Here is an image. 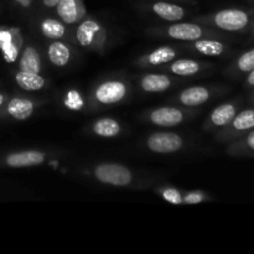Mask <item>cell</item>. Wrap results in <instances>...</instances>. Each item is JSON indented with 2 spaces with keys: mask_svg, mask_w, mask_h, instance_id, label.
<instances>
[{
  "mask_svg": "<svg viewBox=\"0 0 254 254\" xmlns=\"http://www.w3.org/2000/svg\"><path fill=\"white\" fill-rule=\"evenodd\" d=\"M76 40L83 49L99 52L106 47L107 30L98 20L84 17L77 26Z\"/></svg>",
  "mask_w": 254,
  "mask_h": 254,
  "instance_id": "obj_1",
  "label": "cell"
},
{
  "mask_svg": "<svg viewBox=\"0 0 254 254\" xmlns=\"http://www.w3.org/2000/svg\"><path fill=\"white\" fill-rule=\"evenodd\" d=\"M93 176L104 185L127 188L134 181V175L127 166L117 163H103L93 169Z\"/></svg>",
  "mask_w": 254,
  "mask_h": 254,
  "instance_id": "obj_2",
  "label": "cell"
},
{
  "mask_svg": "<svg viewBox=\"0 0 254 254\" xmlns=\"http://www.w3.org/2000/svg\"><path fill=\"white\" fill-rule=\"evenodd\" d=\"M129 84L122 79H108L94 88L92 101L96 106H113L128 97Z\"/></svg>",
  "mask_w": 254,
  "mask_h": 254,
  "instance_id": "obj_3",
  "label": "cell"
},
{
  "mask_svg": "<svg viewBox=\"0 0 254 254\" xmlns=\"http://www.w3.org/2000/svg\"><path fill=\"white\" fill-rule=\"evenodd\" d=\"M156 34H161L163 36L169 37L179 41L192 42L196 40L205 39L208 36V31L198 22H175L169 26L163 27L156 31Z\"/></svg>",
  "mask_w": 254,
  "mask_h": 254,
  "instance_id": "obj_4",
  "label": "cell"
},
{
  "mask_svg": "<svg viewBox=\"0 0 254 254\" xmlns=\"http://www.w3.org/2000/svg\"><path fill=\"white\" fill-rule=\"evenodd\" d=\"M146 148L156 154H173L181 150L185 145V141L181 135L169 131L153 133L146 139Z\"/></svg>",
  "mask_w": 254,
  "mask_h": 254,
  "instance_id": "obj_5",
  "label": "cell"
},
{
  "mask_svg": "<svg viewBox=\"0 0 254 254\" xmlns=\"http://www.w3.org/2000/svg\"><path fill=\"white\" fill-rule=\"evenodd\" d=\"M250 17L247 12L238 9H225L216 12L210 17L213 26L225 31H240L247 26Z\"/></svg>",
  "mask_w": 254,
  "mask_h": 254,
  "instance_id": "obj_6",
  "label": "cell"
},
{
  "mask_svg": "<svg viewBox=\"0 0 254 254\" xmlns=\"http://www.w3.org/2000/svg\"><path fill=\"white\" fill-rule=\"evenodd\" d=\"M186 113L184 109L178 107H159L149 112L148 121L151 124L161 128H173V127L180 126L186 119Z\"/></svg>",
  "mask_w": 254,
  "mask_h": 254,
  "instance_id": "obj_7",
  "label": "cell"
},
{
  "mask_svg": "<svg viewBox=\"0 0 254 254\" xmlns=\"http://www.w3.org/2000/svg\"><path fill=\"white\" fill-rule=\"evenodd\" d=\"M55 7L57 16L64 25L79 24L87 15L82 0H60Z\"/></svg>",
  "mask_w": 254,
  "mask_h": 254,
  "instance_id": "obj_8",
  "label": "cell"
},
{
  "mask_svg": "<svg viewBox=\"0 0 254 254\" xmlns=\"http://www.w3.org/2000/svg\"><path fill=\"white\" fill-rule=\"evenodd\" d=\"M178 54V50L174 47L160 46L136 60V64L139 67H161L163 64H168L169 62L174 61Z\"/></svg>",
  "mask_w": 254,
  "mask_h": 254,
  "instance_id": "obj_9",
  "label": "cell"
},
{
  "mask_svg": "<svg viewBox=\"0 0 254 254\" xmlns=\"http://www.w3.org/2000/svg\"><path fill=\"white\" fill-rule=\"evenodd\" d=\"M211 98V91L205 86H192L183 89L178 94L176 101L184 107V108H195L200 107L208 102Z\"/></svg>",
  "mask_w": 254,
  "mask_h": 254,
  "instance_id": "obj_10",
  "label": "cell"
},
{
  "mask_svg": "<svg viewBox=\"0 0 254 254\" xmlns=\"http://www.w3.org/2000/svg\"><path fill=\"white\" fill-rule=\"evenodd\" d=\"M46 154L40 150H24L7 155L6 165L9 168H31L45 163Z\"/></svg>",
  "mask_w": 254,
  "mask_h": 254,
  "instance_id": "obj_11",
  "label": "cell"
},
{
  "mask_svg": "<svg viewBox=\"0 0 254 254\" xmlns=\"http://www.w3.org/2000/svg\"><path fill=\"white\" fill-rule=\"evenodd\" d=\"M174 81L165 73H146L140 78V88L146 93H161L173 87Z\"/></svg>",
  "mask_w": 254,
  "mask_h": 254,
  "instance_id": "obj_12",
  "label": "cell"
},
{
  "mask_svg": "<svg viewBox=\"0 0 254 254\" xmlns=\"http://www.w3.org/2000/svg\"><path fill=\"white\" fill-rule=\"evenodd\" d=\"M72 57L71 46L61 40H52L47 47V59L55 67H64Z\"/></svg>",
  "mask_w": 254,
  "mask_h": 254,
  "instance_id": "obj_13",
  "label": "cell"
},
{
  "mask_svg": "<svg viewBox=\"0 0 254 254\" xmlns=\"http://www.w3.org/2000/svg\"><path fill=\"white\" fill-rule=\"evenodd\" d=\"M151 10L160 19L170 22L181 21L186 16V10L181 5L168 1H156L151 4Z\"/></svg>",
  "mask_w": 254,
  "mask_h": 254,
  "instance_id": "obj_14",
  "label": "cell"
},
{
  "mask_svg": "<svg viewBox=\"0 0 254 254\" xmlns=\"http://www.w3.org/2000/svg\"><path fill=\"white\" fill-rule=\"evenodd\" d=\"M236 114H237V109H236L235 104H221L217 108L213 109L205 127H207V128H210V127L211 128H223V127H227L232 122V119L235 118Z\"/></svg>",
  "mask_w": 254,
  "mask_h": 254,
  "instance_id": "obj_15",
  "label": "cell"
},
{
  "mask_svg": "<svg viewBox=\"0 0 254 254\" xmlns=\"http://www.w3.org/2000/svg\"><path fill=\"white\" fill-rule=\"evenodd\" d=\"M6 112L11 118L17 119V121H25L34 114L35 103L29 98L16 97L7 103Z\"/></svg>",
  "mask_w": 254,
  "mask_h": 254,
  "instance_id": "obj_16",
  "label": "cell"
},
{
  "mask_svg": "<svg viewBox=\"0 0 254 254\" xmlns=\"http://www.w3.org/2000/svg\"><path fill=\"white\" fill-rule=\"evenodd\" d=\"M20 71L34 72V73H40L42 69L41 55L37 51L34 45H27L22 51L21 57L19 61Z\"/></svg>",
  "mask_w": 254,
  "mask_h": 254,
  "instance_id": "obj_17",
  "label": "cell"
},
{
  "mask_svg": "<svg viewBox=\"0 0 254 254\" xmlns=\"http://www.w3.org/2000/svg\"><path fill=\"white\" fill-rule=\"evenodd\" d=\"M203 64L196 60L191 59H180L175 61L169 62L168 69L174 73L175 76L180 77H190L200 73L201 69L203 68Z\"/></svg>",
  "mask_w": 254,
  "mask_h": 254,
  "instance_id": "obj_18",
  "label": "cell"
},
{
  "mask_svg": "<svg viewBox=\"0 0 254 254\" xmlns=\"http://www.w3.org/2000/svg\"><path fill=\"white\" fill-rule=\"evenodd\" d=\"M15 81L20 88L29 92L40 91L46 86V79L40 73H34V72L27 71H17L15 74Z\"/></svg>",
  "mask_w": 254,
  "mask_h": 254,
  "instance_id": "obj_19",
  "label": "cell"
},
{
  "mask_svg": "<svg viewBox=\"0 0 254 254\" xmlns=\"http://www.w3.org/2000/svg\"><path fill=\"white\" fill-rule=\"evenodd\" d=\"M191 47H192L196 52H198V54L210 57L221 56L226 50L225 44H222V42L218 41V40L207 39V37L192 41Z\"/></svg>",
  "mask_w": 254,
  "mask_h": 254,
  "instance_id": "obj_20",
  "label": "cell"
},
{
  "mask_svg": "<svg viewBox=\"0 0 254 254\" xmlns=\"http://www.w3.org/2000/svg\"><path fill=\"white\" fill-rule=\"evenodd\" d=\"M92 131L101 138H114L122 131V127L118 121L113 118H101L92 126Z\"/></svg>",
  "mask_w": 254,
  "mask_h": 254,
  "instance_id": "obj_21",
  "label": "cell"
},
{
  "mask_svg": "<svg viewBox=\"0 0 254 254\" xmlns=\"http://www.w3.org/2000/svg\"><path fill=\"white\" fill-rule=\"evenodd\" d=\"M40 30L42 35L50 40H61L66 35V25L60 19H52V17L42 20Z\"/></svg>",
  "mask_w": 254,
  "mask_h": 254,
  "instance_id": "obj_22",
  "label": "cell"
},
{
  "mask_svg": "<svg viewBox=\"0 0 254 254\" xmlns=\"http://www.w3.org/2000/svg\"><path fill=\"white\" fill-rule=\"evenodd\" d=\"M230 124L237 131L250 130V129L254 128V111L253 109H246V111L236 114Z\"/></svg>",
  "mask_w": 254,
  "mask_h": 254,
  "instance_id": "obj_23",
  "label": "cell"
},
{
  "mask_svg": "<svg viewBox=\"0 0 254 254\" xmlns=\"http://www.w3.org/2000/svg\"><path fill=\"white\" fill-rule=\"evenodd\" d=\"M237 68L241 72H248L254 68V49L245 52L237 61Z\"/></svg>",
  "mask_w": 254,
  "mask_h": 254,
  "instance_id": "obj_24",
  "label": "cell"
},
{
  "mask_svg": "<svg viewBox=\"0 0 254 254\" xmlns=\"http://www.w3.org/2000/svg\"><path fill=\"white\" fill-rule=\"evenodd\" d=\"M163 197L165 198L168 202L174 203V205H181V203H183V195H181L180 191H178L176 189H165V190L163 191Z\"/></svg>",
  "mask_w": 254,
  "mask_h": 254,
  "instance_id": "obj_25",
  "label": "cell"
},
{
  "mask_svg": "<svg viewBox=\"0 0 254 254\" xmlns=\"http://www.w3.org/2000/svg\"><path fill=\"white\" fill-rule=\"evenodd\" d=\"M206 200L205 193L200 192V191H192V192H188L186 195H183V203L186 205H196V203H201Z\"/></svg>",
  "mask_w": 254,
  "mask_h": 254,
  "instance_id": "obj_26",
  "label": "cell"
},
{
  "mask_svg": "<svg viewBox=\"0 0 254 254\" xmlns=\"http://www.w3.org/2000/svg\"><path fill=\"white\" fill-rule=\"evenodd\" d=\"M246 144H247V146L251 150L254 151V130L251 131L247 135V138H246Z\"/></svg>",
  "mask_w": 254,
  "mask_h": 254,
  "instance_id": "obj_27",
  "label": "cell"
},
{
  "mask_svg": "<svg viewBox=\"0 0 254 254\" xmlns=\"http://www.w3.org/2000/svg\"><path fill=\"white\" fill-rule=\"evenodd\" d=\"M59 1L60 0H42V4H44L46 9H52V7H55L59 4Z\"/></svg>",
  "mask_w": 254,
  "mask_h": 254,
  "instance_id": "obj_28",
  "label": "cell"
},
{
  "mask_svg": "<svg viewBox=\"0 0 254 254\" xmlns=\"http://www.w3.org/2000/svg\"><path fill=\"white\" fill-rule=\"evenodd\" d=\"M16 4H19L20 6L25 7V9H27V7H30L32 5V2H34V0H14Z\"/></svg>",
  "mask_w": 254,
  "mask_h": 254,
  "instance_id": "obj_29",
  "label": "cell"
},
{
  "mask_svg": "<svg viewBox=\"0 0 254 254\" xmlns=\"http://www.w3.org/2000/svg\"><path fill=\"white\" fill-rule=\"evenodd\" d=\"M247 82L248 84H251V86H254V68L250 72V76H248Z\"/></svg>",
  "mask_w": 254,
  "mask_h": 254,
  "instance_id": "obj_30",
  "label": "cell"
},
{
  "mask_svg": "<svg viewBox=\"0 0 254 254\" xmlns=\"http://www.w3.org/2000/svg\"><path fill=\"white\" fill-rule=\"evenodd\" d=\"M1 102H2V97L0 96V104H1Z\"/></svg>",
  "mask_w": 254,
  "mask_h": 254,
  "instance_id": "obj_31",
  "label": "cell"
}]
</instances>
